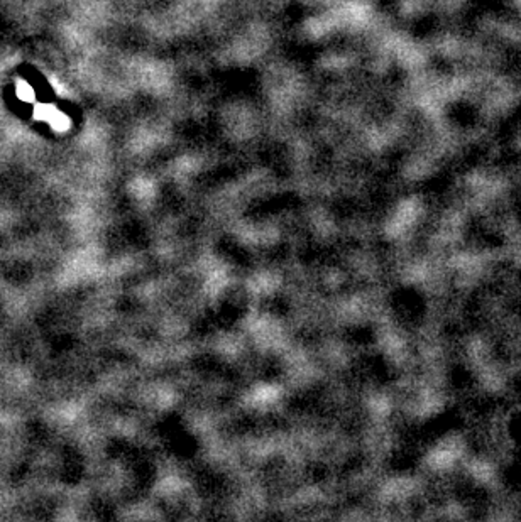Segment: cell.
<instances>
[{
	"mask_svg": "<svg viewBox=\"0 0 521 522\" xmlns=\"http://www.w3.org/2000/svg\"><path fill=\"white\" fill-rule=\"evenodd\" d=\"M17 93H19V97L24 98V100H29V98H32V88L27 87V85H24V83L19 85V92H17Z\"/></svg>",
	"mask_w": 521,
	"mask_h": 522,
	"instance_id": "cell-1",
	"label": "cell"
}]
</instances>
